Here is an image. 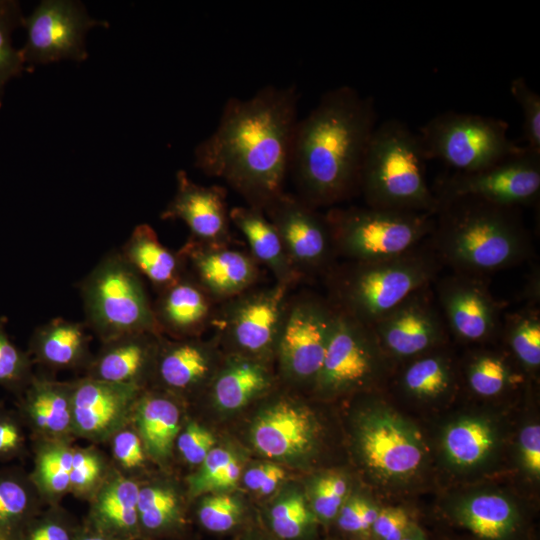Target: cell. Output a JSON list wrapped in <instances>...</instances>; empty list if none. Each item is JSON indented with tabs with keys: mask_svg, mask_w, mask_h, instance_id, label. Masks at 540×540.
I'll return each mask as SVG.
<instances>
[{
	"mask_svg": "<svg viewBox=\"0 0 540 540\" xmlns=\"http://www.w3.org/2000/svg\"><path fill=\"white\" fill-rule=\"evenodd\" d=\"M6 325V317H0V385L14 387L24 381L29 363L25 354L10 340Z\"/></svg>",
	"mask_w": 540,
	"mask_h": 540,
	"instance_id": "bcb514c9",
	"label": "cell"
},
{
	"mask_svg": "<svg viewBox=\"0 0 540 540\" xmlns=\"http://www.w3.org/2000/svg\"><path fill=\"white\" fill-rule=\"evenodd\" d=\"M480 277L453 272L434 281L448 332L463 343L487 342L501 331L502 305Z\"/></svg>",
	"mask_w": 540,
	"mask_h": 540,
	"instance_id": "e0dca14e",
	"label": "cell"
},
{
	"mask_svg": "<svg viewBox=\"0 0 540 540\" xmlns=\"http://www.w3.org/2000/svg\"><path fill=\"white\" fill-rule=\"evenodd\" d=\"M348 484L338 474L320 477L313 486L310 508L318 523L333 524L340 508L346 501Z\"/></svg>",
	"mask_w": 540,
	"mask_h": 540,
	"instance_id": "ab89813d",
	"label": "cell"
},
{
	"mask_svg": "<svg viewBox=\"0 0 540 540\" xmlns=\"http://www.w3.org/2000/svg\"><path fill=\"white\" fill-rule=\"evenodd\" d=\"M417 132L397 118L377 124L362 163L359 193L367 206L436 214L439 203L426 178Z\"/></svg>",
	"mask_w": 540,
	"mask_h": 540,
	"instance_id": "5b68a950",
	"label": "cell"
},
{
	"mask_svg": "<svg viewBox=\"0 0 540 540\" xmlns=\"http://www.w3.org/2000/svg\"><path fill=\"white\" fill-rule=\"evenodd\" d=\"M443 264L430 237L409 252L375 261H348L327 274L329 302L371 326L412 292L434 283Z\"/></svg>",
	"mask_w": 540,
	"mask_h": 540,
	"instance_id": "277c9868",
	"label": "cell"
},
{
	"mask_svg": "<svg viewBox=\"0 0 540 540\" xmlns=\"http://www.w3.org/2000/svg\"><path fill=\"white\" fill-rule=\"evenodd\" d=\"M465 376L469 389L477 396L491 398L502 394L513 383V372L504 357L479 352L470 357Z\"/></svg>",
	"mask_w": 540,
	"mask_h": 540,
	"instance_id": "74e56055",
	"label": "cell"
},
{
	"mask_svg": "<svg viewBox=\"0 0 540 540\" xmlns=\"http://www.w3.org/2000/svg\"><path fill=\"white\" fill-rule=\"evenodd\" d=\"M336 256L366 262L400 256L431 236L435 215L375 208L332 207L326 214Z\"/></svg>",
	"mask_w": 540,
	"mask_h": 540,
	"instance_id": "52a82bcc",
	"label": "cell"
},
{
	"mask_svg": "<svg viewBox=\"0 0 540 540\" xmlns=\"http://www.w3.org/2000/svg\"><path fill=\"white\" fill-rule=\"evenodd\" d=\"M521 462L525 470L533 477L540 474V426L529 424L519 434Z\"/></svg>",
	"mask_w": 540,
	"mask_h": 540,
	"instance_id": "f907efd6",
	"label": "cell"
},
{
	"mask_svg": "<svg viewBox=\"0 0 540 540\" xmlns=\"http://www.w3.org/2000/svg\"><path fill=\"white\" fill-rule=\"evenodd\" d=\"M441 348L406 361L399 377V387L405 395L431 401L452 392L455 374L450 358L440 351Z\"/></svg>",
	"mask_w": 540,
	"mask_h": 540,
	"instance_id": "f546056e",
	"label": "cell"
},
{
	"mask_svg": "<svg viewBox=\"0 0 540 540\" xmlns=\"http://www.w3.org/2000/svg\"><path fill=\"white\" fill-rule=\"evenodd\" d=\"M377 119L374 99L349 85L326 91L298 119L289 173L302 200L319 209L359 193L362 163Z\"/></svg>",
	"mask_w": 540,
	"mask_h": 540,
	"instance_id": "7a4b0ae2",
	"label": "cell"
},
{
	"mask_svg": "<svg viewBox=\"0 0 540 540\" xmlns=\"http://www.w3.org/2000/svg\"><path fill=\"white\" fill-rule=\"evenodd\" d=\"M310 412L281 400L263 411L252 429L255 448L271 458H287L308 452L315 439Z\"/></svg>",
	"mask_w": 540,
	"mask_h": 540,
	"instance_id": "7402d4cb",
	"label": "cell"
},
{
	"mask_svg": "<svg viewBox=\"0 0 540 540\" xmlns=\"http://www.w3.org/2000/svg\"><path fill=\"white\" fill-rule=\"evenodd\" d=\"M73 452L55 448L41 454L38 474L45 487L53 492H62L70 487Z\"/></svg>",
	"mask_w": 540,
	"mask_h": 540,
	"instance_id": "f6af8a7d",
	"label": "cell"
},
{
	"mask_svg": "<svg viewBox=\"0 0 540 540\" xmlns=\"http://www.w3.org/2000/svg\"><path fill=\"white\" fill-rule=\"evenodd\" d=\"M271 384L261 359L234 354L217 372L212 382V396L223 410H237L263 393Z\"/></svg>",
	"mask_w": 540,
	"mask_h": 540,
	"instance_id": "4316f807",
	"label": "cell"
},
{
	"mask_svg": "<svg viewBox=\"0 0 540 540\" xmlns=\"http://www.w3.org/2000/svg\"><path fill=\"white\" fill-rule=\"evenodd\" d=\"M510 92L522 111L525 147L540 153V96L523 77L512 80Z\"/></svg>",
	"mask_w": 540,
	"mask_h": 540,
	"instance_id": "7bdbcfd3",
	"label": "cell"
},
{
	"mask_svg": "<svg viewBox=\"0 0 540 540\" xmlns=\"http://www.w3.org/2000/svg\"><path fill=\"white\" fill-rule=\"evenodd\" d=\"M291 287H253L217 305L212 326L236 354L259 359L275 352Z\"/></svg>",
	"mask_w": 540,
	"mask_h": 540,
	"instance_id": "9c48e42d",
	"label": "cell"
},
{
	"mask_svg": "<svg viewBox=\"0 0 540 540\" xmlns=\"http://www.w3.org/2000/svg\"><path fill=\"white\" fill-rule=\"evenodd\" d=\"M402 540H427V537L422 527L415 523Z\"/></svg>",
	"mask_w": 540,
	"mask_h": 540,
	"instance_id": "680465c9",
	"label": "cell"
},
{
	"mask_svg": "<svg viewBox=\"0 0 540 540\" xmlns=\"http://www.w3.org/2000/svg\"><path fill=\"white\" fill-rule=\"evenodd\" d=\"M415 523L409 511L401 506L381 507L368 540H402Z\"/></svg>",
	"mask_w": 540,
	"mask_h": 540,
	"instance_id": "7dc6e473",
	"label": "cell"
},
{
	"mask_svg": "<svg viewBox=\"0 0 540 540\" xmlns=\"http://www.w3.org/2000/svg\"><path fill=\"white\" fill-rule=\"evenodd\" d=\"M508 122L490 116L446 111L417 132L427 160L437 159L456 172H473L521 153L508 135Z\"/></svg>",
	"mask_w": 540,
	"mask_h": 540,
	"instance_id": "ba28073f",
	"label": "cell"
},
{
	"mask_svg": "<svg viewBox=\"0 0 540 540\" xmlns=\"http://www.w3.org/2000/svg\"><path fill=\"white\" fill-rule=\"evenodd\" d=\"M138 521L139 530L147 533H160L179 527L183 517L175 494L160 487L140 489Z\"/></svg>",
	"mask_w": 540,
	"mask_h": 540,
	"instance_id": "8d00e7d4",
	"label": "cell"
},
{
	"mask_svg": "<svg viewBox=\"0 0 540 540\" xmlns=\"http://www.w3.org/2000/svg\"><path fill=\"white\" fill-rule=\"evenodd\" d=\"M75 540H117L103 531L82 533Z\"/></svg>",
	"mask_w": 540,
	"mask_h": 540,
	"instance_id": "91938a15",
	"label": "cell"
},
{
	"mask_svg": "<svg viewBox=\"0 0 540 540\" xmlns=\"http://www.w3.org/2000/svg\"><path fill=\"white\" fill-rule=\"evenodd\" d=\"M22 540H75L67 527L59 522L45 521L31 526Z\"/></svg>",
	"mask_w": 540,
	"mask_h": 540,
	"instance_id": "11a10c76",
	"label": "cell"
},
{
	"mask_svg": "<svg viewBox=\"0 0 540 540\" xmlns=\"http://www.w3.org/2000/svg\"><path fill=\"white\" fill-rule=\"evenodd\" d=\"M140 390L136 384L110 383L94 378L80 381L72 389V421L88 436H101L120 423Z\"/></svg>",
	"mask_w": 540,
	"mask_h": 540,
	"instance_id": "44dd1931",
	"label": "cell"
},
{
	"mask_svg": "<svg viewBox=\"0 0 540 540\" xmlns=\"http://www.w3.org/2000/svg\"><path fill=\"white\" fill-rule=\"evenodd\" d=\"M335 318L336 309L327 298L312 293L290 296L275 349L285 374L315 383Z\"/></svg>",
	"mask_w": 540,
	"mask_h": 540,
	"instance_id": "7c38bea8",
	"label": "cell"
},
{
	"mask_svg": "<svg viewBox=\"0 0 540 540\" xmlns=\"http://www.w3.org/2000/svg\"><path fill=\"white\" fill-rule=\"evenodd\" d=\"M217 305L188 274L158 292L153 311L161 334L195 338L212 326Z\"/></svg>",
	"mask_w": 540,
	"mask_h": 540,
	"instance_id": "ffe728a7",
	"label": "cell"
},
{
	"mask_svg": "<svg viewBox=\"0 0 540 540\" xmlns=\"http://www.w3.org/2000/svg\"><path fill=\"white\" fill-rule=\"evenodd\" d=\"M243 514L240 502L228 495L204 498L197 511L199 523L214 533H225L239 527L243 522Z\"/></svg>",
	"mask_w": 540,
	"mask_h": 540,
	"instance_id": "60d3db41",
	"label": "cell"
},
{
	"mask_svg": "<svg viewBox=\"0 0 540 540\" xmlns=\"http://www.w3.org/2000/svg\"><path fill=\"white\" fill-rule=\"evenodd\" d=\"M94 26L107 27L106 21L91 18L81 2L42 1L24 17L26 41L20 49L25 64H47L64 59L87 58L85 35Z\"/></svg>",
	"mask_w": 540,
	"mask_h": 540,
	"instance_id": "5bb4252c",
	"label": "cell"
},
{
	"mask_svg": "<svg viewBox=\"0 0 540 540\" xmlns=\"http://www.w3.org/2000/svg\"><path fill=\"white\" fill-rule=\"evenodd\" d=\"M241 540H272V539L263 537L261 535L252 534V535H247V536L243 537ZM274 540H279V539L274 537Z\"/></svg>",
	"mask_w": 540,
	"mask_h": 540,
	"instance_id": "94428289",
	"label": "cell"
},
{
	"mask_svg": "<svg viewBox=\"0 0 540 540\" xmlns=\"http://www.w3.org/2000/svg\"><path fill=\"white\" fill-rule=\"evenodd\" d=\"M231 223L245 237L249 253L274 276L275 282L293 287L302 277L293 268L282 241L264 211L251 206H237L229 211Z\"/></svg>",
	"mask_w": 540,
	"mask_h": 540,
	"instance_id": "cb8c5ba5",
	"label": "cell"
},
{
	"mask_svg": "<svg viewBox=\"0 0 540 540\" xmlns=\"http://www.w3.org/2000/svg\"><path fill=\"white\" fill-rule=\"evenodd\" d=\"M101 465L98 458L88 452H73L70 486L75 489H86L98 478Z\"/></svg>",
	"mask_w": 540,
	"mask_h": 540,
	"instance_id": "816d5d0a",
	"label": "cell"
},
{
	"mask_svg": "<svg viewBox=\"0 0 540 540\" xmlns=\"http://www.w3.org/2000/svg\"><path fill=\"white\" fill-rule=\"evenodd\" d=\"M113 452L117 460L126 468L141 465L144 453L139 437L130 431L118 433L113 440Z\"/></svg>",
	"mask_w": 540,
	"mask_h": 540,
	"instance_id": "db71d44e",
	"label": "cell"
},
{
	"mask_svg": "<svg viewBox=\"0 0 540 540\" xmlns=\"http://www.w3.org/2000/svg\"><path fill=\"white\" fill-rule=\"evenodd\" d=\"M120 253L158 292L179 280L185 273L179 253L164 246L149 224L137 225Z\"/></svg>",
	"mask_w": 540,
	"mask_h": 540,
	"instance_id": "484cf974",
	"label": "cell"
},
{
	"mask_svg": "<svg viewBox=\"0 0 540 540\" xmlns=\"http://www.w3.org/2000/svg\"><path fill=\"white\" fill-rule=\"evenodd\" d=\"M0 540H6V539H4L2 536H0Z\"/></svg>",
	"mask_w": 540,
	"mask_h": 540,
	"instance_id": "6125c7cd",
	"label": "cell"
},
{
	"mask_svg": "<svg viewBox=\"0 0 540 540\" xmlns=\"http://www.w3.org/2000/svg\"><path fill=\"white\" fill-rule=\"evenodd\" d=\"M433 192L439 204L465 196L510 207L531 204L540 194V153L525 147L487 168L455 172L439 180Z\"/></svg>",
	"mask_w": 540,
	"mask_h": 540,
	"instance_id": "4fadbf2b",
	"label": "cell"
},
{
	"mask_svg": "<svg viewBox=\"0 0 540 540\" xmlns=\"http://www.w3.org/2000/svg\"><path fill=\"white\" fill-rule=\"evenodd\" d=\"M86 324L61 317L40 325L32 336V346L37 356L55 367L77 364L86 354L88 335Z\"/></svg>",
	"mask_w": 540,
	"mask_h": 540,
	"instance_id": "4dcf8cb0",
	"label": "cell"
},
{
	"mask_svg": "<svg viewBox=\"0 0 540 540\" xmlns=\"http://www.w3.org/2000/svg\"><path fill=\"white\" fill-rule=\"evenodd\" d=\"M137 425L147 450L157 458L169 455L179 432V409L163 396L146 395L137 407Z\"/></svg>",
	"mask_w": 540,
	"mask_h": 540,
	"instance_id": "d6a6232c",
	"label": "cell"
},
{
	"mask_svg": "<svg viewBox=\"0 0 540 540\" xmlns=\"http://www.w3.org/2000/svg\"><path fill=\"white\" fill-rule=\"evenodd\" d=\"M285 471L275 464H262L249 469L244 475V483L252 491L262 495L272 493L284 479Z\"/></svg>",
	"mask_w": 540,
	"mask_h": 540,
	"instance_id": "f5cc1de1",
	"label": "cell"
},
{
	"mask_svg": "<svg viewBox=\"0 0 540 540\" xmlns=\"http://www.w3.org/2000/svg\"><path fill=\"white\" fill-rule=\"evenodd\" d=\"M449 515L477 540H523L525 537L522 512L514 501L499 493L463 497L449 508Z\"/></svg>",
	"mask_w": 540,
	"mask_h": 540,
	"instance_id": "603a6c76",
	"label": "cell"
},
{
	"mask_svg": "<svg viewBox=\"0 0 540 540\" xmlns=\"http://www.w3.org/2000/svg\"><path fill=\"white\" fill-rule=\"evenodd\" d=\"M79 289L85 324L103 342L135 333L161 334L142 276L120 251L106 254L82 279Z\"/></svg>",
	"mask_w": 540,
	"mask_h": 540,
	"instance_id": "8992f818",
	"label": "cell"
},
{
	"mask_svg": "<svg viewBox=\"0 0 540 540\" xmlns=\"http://www.w3.org/2000/svg\"><path fill=\"white\" fill-rule=\"evenodd\" d=\"M233 458V454L229 451L213 448L201 463L199 472L189 478L191 492L194 495L203 493L206 484L221 472Z\"/></svg>",
	"mask_w": 540,
	"mask_h": 540,
	"instance_id": "681fc988",
	"label": "cell"
},
{
	"mask_svg": "<svg viewBox=\"0 0 540 540\" xmlns=\"http://www.w3.org/2000/svg\"><path fill=\"white\" fill-rule=\"evenodd\" d=\"M264 213L275 227L296 272L303 278L327 274L336 253L325 214L297 194L286 191L270 203Z\"/></svg>",
	"mask_w": 540,
	"mask_h": 540,
	"instance_id": "2e32d148",
	"label": "cell"
},
{
	"mask_svg": "<svg viewBox=\"0 0 540 540\" xmlns=\"http://www.w3.org/2000/svg\"><path fill=\"white\" fill-rule=\"evenodd\" d=\"M366 413L357 439L368 469L383 482H402L415 476L427 456L419 430L384 404Z\"/></svg>",
	"mask_w": 540,
	"mask_h": 540,
	"instance_id": "8fae6325",
	"label": "cell"
},
{
	"mask_svg": "<svg viewBox=\"0 0 540 540\" xmlns=\"http://www.w3.org/2000/svg\"><path fill=\"white\" fill-rule=\"evenodd\" d=\"M389 361L371 326L336 309L315 384L330 394L367 388L383 378Z\"/></svg>",
	"mask_w": 540,
	"mask_h": 540,
	"instance_id": "30bf717a",
	"label": "cell"
},
{
	"mask_svg": "<svg viewBox=\"0 0 540 540\" xmlns=\"http://www.w3.org/2000/svg\"><path fill=\"white\" fill-rule=\"evenodd\" d=\"M240 473L241 466L234 457L221 472L206 484L204 492L227 489L235 486L239 480Z\"/></svg>",
	"mask_w": 540,
	"mask_h": 540,
	"instance_id": "9f6ffc18",
	"label": "cell"
},
{
	"mask_svg": "<svg viewBox=\"0 0 540 540\" xmlns=\"http://www.w3.org/2000/svg\"><path fill=\"white\" fill-rule=\"evenodd\" d=\"M138 485L127 479L112 482L96 504V522L101 531L115 539L133 538L140 532L138 521Z\"/></svg>",
	"mask_w": 540,
	"mask_h": 540,
	"instance_id": "1f68e13d",
	"label": "cell"
},
{
	"mask_svg": "<svg viewBox=\"0 0 540 540\" xmlns=\"http://www.w3.org/2000/svg\"><path fill=\"white\" fill-rule=\"evenodd\" d=\"M20 443L21 434L16 424L7 419H0V456L12 453Z\"/></svg>",
	"mask_w": 540,
	"mask_h": 540,
	"instance_id": "6f0895ef",
	"label": "cell"
},
{
	"mask_svg": "<svg viewBox=\"0 0 540 540\" xmlns=\"http://www.w3.org/2000/svg\"><path fill=\"white\" fill-rule=\"evenodd\" d=\"M500 334L511 353L527 371L540 366V310L538 305L525 304L522 308L506 313Z\"/></svg>",
	"mask_w": 540,
	"mask_h": 540,
	"instance_id": "836d02e7",
	"label": "cell"
},
{
	"mask_svg": "<svg viewBox=\"0 0 540 540\" xmlns=\"http://www.w3.org/2000/svg\"><path fill=\"white\" fill-rule=\"evenodd\" d=\"M213 370L212 355L207 345L179 339L163 343L157 357L156 372L161 382L173 390H186L200 385Z\"/></svg>",
	"mask_w": 540,
	"mask_h": 540,
	"instance_id": "83f0119b",
	"label": "cell"
},
{
	"mask_svg": "<svg viewBox=\"0 0 540 540\" xmlns=\"http://www.w3.org/2000/svg\"><path fill=\"white\" fill-rule=\"evenodd\" d=\"M297 111L293 85H267L249 98H229L215 130L194 150L195 167L264 211L285 192Z\"/></svg>",
	"mask_w": 540,
	"mask_h": 540,
	"instance_id": "6da1fadb",
	"label": "cell"
},
{
	"mask_svg": "<svg viewBox=\"0 0 540 540\" xmlns=\"http://www.w3.org/2000/svg\"><path fill=\"white\" fill-rule=\"evenodd\" d=\"M430 239L443 265L475 276L518 265L533 254L519 207L469 196L439 204Z\"/></svg>",
	"mask_w": 540,
	"mask_h": 540,
	"instance_id": "3957f363",
	"label": "cell"
},
{
	"mask_svg": "<svg viewBox=\"0 0 540 540\" xmlns=\"http://www.w3.org/2000/svg\"><path fill=\"white\" fill-rule=\"evenodd\" d=\"M270 533L279 540H303L318 523L303 496L293 494L277 501L268 511Z\"/></svg>",
	"mask_w": 540,
	"mask_h": 540,
	"instance_id": "d590c367",
	"label": "cell"
},
{
	"mask_svg": "<svg viewBox=\"0 0 540 540\" xmlns=\"http://www.w3.org/2000/svg\"><path fill=\"white\" fill-rule=\"evenodd\" d=\"M185 273L192 277L216 304L253 287L260 276L258 262L231 243L212 244L191 237L177 251Z\"/></svg>",
	"mask_w": 540,
	"mask_h": 540,
	"instance_id": "ac0fdd59",
	"label": "cell"
},
{
	"mask_svg": "<svg viewBox=\"0 0 540 540\" xmlns=\"http://www.w3.org/2000/svg\"><path fill=\"white\" fill-rule=\"evenodd\" d=\"M23 21L19 2L0 0V106L7 83L20 76L26 66L21 50L12 42L13 31L22 27Z\"/></svg>",
	"mask_w": 540,
	"mask_h": 540,
	"instance_id": "f35d334b",
	"label": "cell"
},
{
	"mask_svg": "<svg viewBox=\"0 0 540 540\" xmlns=\"http://www.w3.org/2000/svg\"><path fill=\"white\" fill-rule=\"evenodd\" d=\"M432 284L412 292L371 325L390 361H409L443 347L449 332Z\"/></svg>",
	"mask_w": 540,
	"mask_h": 540,
	"instance_id": "9a60e30c",
	"label": "cell"
},
{
	"mask_svg": "<svg viewBox=\"0 0 540 540\" xmlns=\"http://www.w3.org/2000/svg\"><path fill=\"white\" fill-rule=\"evenodd\" d=\"M71 395L52 382H34L26 407L35 425L51 433L64 432L72 421Z\"/></svg>",
	"mask_w": 540,
	"mask_h": 540,
	"instance_id": "e575fe53",
	"label": "cell"
},
{
	"mask_svg": "<svg viewBox=\"0 0 540 540\" xmlns=\"http://www.w3.org/2000/svg\"><path fill=\"white\" fill-rule=\"evenodd\" d=\"M497 441V431L490 421L482 417H462L445 428L442 449L450 465L471 469L488 460Z\"/></svg>",
	"mask_w": 540,
	"mask_h": 540,
	"instance_id": "f1b7e54d",
	"label": "cell"
},
{
	"mask_svg": "<svg viewBox=\"0 0 540 540\" xmlns=\"http://www.w3.org/2000/svg\"><path fill=\"white\" fill-rule=\"evenodd\" d=\"M28 507L29 497L25 488L13 479H0V536L11 540Z\"/></svg>",
	"mask_w": 540,
	"mask_h": 540,
	"instance_id": "ee69618b",
	"label": "cell"
},
{
	"mask_svg": "<svg viewBox=\"0 0 540 540\" xmlns=\"http://www.w3.org/2000/svg\"><path fill=\"white\" fill-rule=\"evenodd\" d=\"M161 334L135 333L104 342L106 347L93 365L90 378L119 384H136L155 351Z\"/></svg>",
	"mask_w": 540,
	"mask_h": 540,
	"instance_id": "d4e9b609",
	"label": "cell"
},
{
	"mask_svg": "<svg viewBox=\"0 0 540 540\" xmlns=\"http://www.w3.org/2000/svg\"><path fill=\"white\" fill-rule=\"evenodd\" d=\"M380 508L381 506L364 497L347 498L333 524L353 540H368Z\"/></svg>",
	"mask_w": 540,
	"mask_h": 540,
	"instance_id": "b9f144b4",
	"label": "cell"
},
{
	"mask_svg": "<svg viewBox=\"0 0 540 540\" xmlns=\"http://www.w3.org/2000/svg\"><path fill=\"white\" fill-rule=\"evenodd\" d=\"M215 439L204 427L190 423L177 438V446L187 462L201 464L214 448Z\"/></svg>",
	"mask_w": 540,
	"mask_h": 540,
	"instance_id": "c3c4849f",
	"label": "cell"
},
{
	"mask_svg": "<svg viewBox=\"0 0 540 540\" xmlns=\"http://www.w3.org/2000/svg\"><path fill=\"white\" fill-rule=\"evenodd\" d=\"M226 190L219 185L195 183L184 170L176 174V192L161 212L162 220H181L191 238L204 243H231Z\"/></svg>",
	"mask_w": 540,
	"mask_h": 540,
	"instance_id": "d6986e66",
	"label": "cell"
}]
</instances>
